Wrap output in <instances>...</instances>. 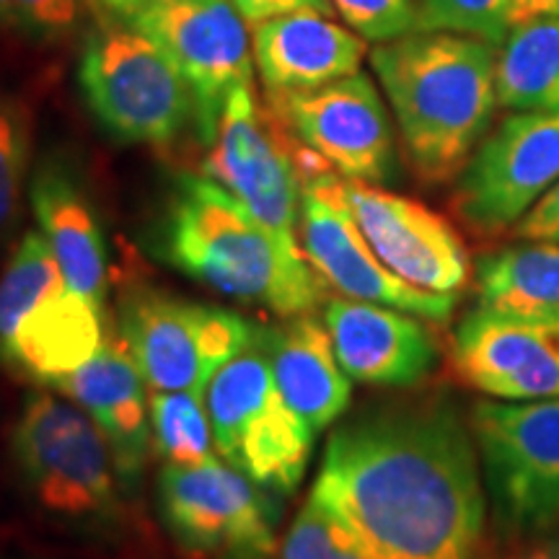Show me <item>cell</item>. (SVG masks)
Masks as SVG:
<instances>
[{
    "mask_svg": "<svg viewBox=\"0 0 559 559\" xmlns=\"http://www.w3.org/2000/svg\"><path fill=\"white\" fill-rule=\"evenodd\" d=\"M311 495L368 559H489L472 425L449 400L402 402L332 432Z\"/></svg>",
    "mask_w": 559,
    "mask_h": 559,
    "instance_id": "obj_1",
    "label": "cell"
},
{
    "mask_svg": "<svg viewBox=\"0 0 559 559\" xmlns=\"http://www.w3.org/2000/svg\"><path fill=\"white\" fill-rule=\"evenodd\" d=\"M404 153L423 185L456 179L498 109V45L456 32H412L370 52Z\"/></svg>",
    "mask_w": 559,
    "mask_h": 559,
    "instance_id": "obj_2",
    "label": "cell"
},
{
    "mask_svg": "<svg viewBox=\"0 0 559 559\" xmlns=\"http://www.w3.org/2000/svg\"><path fill=\"white\" fill-rule=\"evenodd\" d=\"M164 257L210 290L283 319L311 313L321 277L304 249L285 247L210 177L179 179L164 226Z\"/></svg>",
    "mask_w": 559,
    "mask_h": 559,
    "instance_id": "obj_3",
    "label": "cell"
},
{
    "mask_svg": "<svg viewBox=\"0 0 559 559\" xmlns=\"http://www.w3.org/2000/svg\"><path fill=\"white\" fill-rule=\"evenodd\" d=\"M469 425L502 542L559 534V400H481Z\"/></svg>",
    "mask_w": 559,
    "mask_h": 559,
    "instance_id": "obj_4",
    "label": "cell"
},
{
    "mask_svg": "<svg viewBox=\"0 0 559 559\" xmlns=\"http://www.w3.org/2000/svg\"><path fill=\"white\" fill-rule=\"evenodd\" d=\"M205 407L226 464L275 495L300 485L317 430L280 394L262 332L213 376Z\"/></svg>",
    "mask_w": 559,
    "mask_h": 559,
    "instance_id": "obj_5",
    "label": "cell"
},
{
    "mask_svg": "<svg viewBox=\"0 0 559 559\" xmlns=\"http://www.w3.org/2000/svg\"><path fill=\"white\" fill-rule=\"evenodd\" d=\"M13 461L34 500L68 521H104L117 513V474L107 438L66 394L26 396L11 436Z\"/></svg>",
    "mask_w": 559,
    "mask_h": 559,
    "instance_id": "obj_6",
    "label": "cell"
},
{
    "mask_svg": "<svg viewBox=\"0 0 559 559\" xmlns=\"http://www.w3.org/2000/svg\"><path fill=\"white\" fill-rule=\"evenodd\" d=\"M79 83L102 128L124 143H171L192 117L179 68L130 24H102L88 34Z\"/></svg>",
    "mask_w": 559,
    "mask_h": 559,
    "instance_id": "obj_7",
    "label": "cell"
},
{
    "mask_svg": "<svg viewBox=\"0 0 559 559\" xmlns=\"http://www.w3.org/2000/svg\"><path fill=\"white\" fill-rule=\"evenodd\" d=\"M251 321L210 304L138 288L122 298L120 337L145 386L205 396L213 376L257 340Z\"/></svg>",
    "mask_w": 559,
    "mask_h": 559,
    "instance_id": "obj_8",
    "label": "cell"
},
{
    "mask_svg": "<svg viewBox=\"0 0 559 559\" xmlns=\"http://www.w3.org/2000/svg\"><path fill=\"white\" fill-rule=\"evenodd\" d=\"M453 210L477 236H502L559 185V111H513L456 177Z\"/></svg>",
    "mask_w": 559,
    "mask_h": 559,
    "instance_id": "obj_9",
    "label": "cell"
},
{
    "mask_svg": "<svg viewBox=\"0 0 559 559\" xmlns=\"http://www.w3.org/2000/svg\"><path fill=\"white\" fill-rule=\"evenodd\" d=\"M205 177L234 194L285 247L300 249L304 181L296 164V145L272 109L257 104L251 83L230 91L218 132L210 143Z\"/></svg>",
    "mask_w": 559,
    "mask_h": 559,
    "instance_id": "obj_10",
    "label": "cell"
},
{
    "mask_svg": "<svg viewBox=\"0 0 559 559\" xmlns=\"http://www.w3.org/2000/svg\"><path fill=\"white\" fill-rule=\"evenodd\" d=\"M169 55L192 94V120L210 145L230 91L251 83V37L230 0H145L130 21Z\"/></svg>",
    "mask_w": 559,
    "mask_h": 559,
    "instance_id": "obj_11",
    "label": "cell"
},
{
    "mask_svg": "<svg viewBox=\"0 0 559 559\" xmlns=\"http://www.w3.org/2000/svg\"><path fill=\"white\" fill-rule=\"evenodd\" d=\"M158 508L185 551L205 559H275V510L247 474L215 459L164 466Z\"/></svg>",
    "mask_w": 559,
    "mask_h": 559,
    "instance_id": "obj_12",
    "label": "cell"
},
{
    "mask_svg": "<svg viewBox=\"0 0 559 559\" xmlns=\"http://www.w3.org/2000/svg\"><path fill=\"white\" fill-rule=\"evenodd\" d=\"M345 177L332 169L311 174L300 185L298 239L317 275L342 296L391 306L425 321L445 324L459 296L419 290L396 277L360 234L345 202Z\"/></svg>",
    "mask_w": 559,
    "mask_h": 559,
    "instance_id": "obj_13",
    "label": "cell"
},
{
    "mask_svg": "<svg viewBox=\"0 0 559 559\" xmlns=\"http://www.w3.org/2000/svg\"><path fill=\"white\" fill-rule=\"evenodd\" d=\"M270 109L296 143L340 177L386 185L396 177L394 124L376 83L366 73L319 88L267 94Z\"/></svg>",
    "mask_w": 559,
    "mask_h": 559,
    "instance_id": "obj_14",
    "label": "cell"
},
{
    "mask_svg": "<svg viewBox=\"0 0 559 559\" xmlns=\"http://www.w3.org/2000/svg\"><path fill=\"white\" fill-rule=\"evenodd\" d=\"M345 202L373 254L419 290L461 296L472 262L459 230L423 202L345 179Z\"/></svg>",
    "mask_w": 559,
    "mask_h": 559,
    "instance_id": "obj_15",
    "label": "cell"
},
{
    "mask_svg": "<svg viewBox=\"0 0 559 559\" xmlns=\"http://www.w3.org/2000/svg\"><path fill=\"white\" fill-rule=\"evenodd\" d=\"M451 360L466 386L492 400H559V319L477 306L453 332Z\"/></svg>",
    "mask_w": 559,
    "mask_h": 559,
    "instance_id": "obj_16",
    "label": "cell"
},
{
    "mask_svg": "<svg viewBox=\"0 0 559 559\" xmlns=\"http://www.w3.org/2000/svg\"><path fill=\"white\" fill-rule=\"evenodd\" d=\"M334 355L349 381L381 389L417 386L436 370L438 342L415 313L334 298L324 309Z\"/></svg>",
    "mask_w": 559,
    "mask_h": 559,
    "instance_id": "obj_17",
    "label": "cell"
},
{
    "mask_svg": "<svg viewBox=\"0 0 559 559\" xmlns=\"http://www.w3.org/2000/svg\"><path fill=\"white\" fill-rule=\"evenodd\" d=\"M107 337L104 306L60 283L39 293L0 332V362L13 373L55 386L86 366Z\"/></svg>",
    "mask_w": 559,
    "mask_h": 559,
    "instance_id": "obj_18",
    "label": "cell"
},
{
    "mask_svg": "<svg viewBox=\"0 0 559 559\" xmlns=\"http://www.w3.org/2000/svg\"><path fill=\"white\" fill-rule=\"evenodd\" d=\"M145 381L128 342L109 334L99 353L75 373L55 383L60 394L73 400L107 438L122 485L132 487L143 474L151 436V409Z\"/></svg>",
    "mask_w": 559,
    "mask_h": 559,
    "instance_id": "obj_19",
    "label": "cell"
},
{
    "mask_svg": "<svg viewBox=\"0 0 559 559\" xmlns=\"http://www.w3.org/2000/svg\"><path fill=\"white\" fill-rule=\"evenodd\" d=\"M251 58L267 94L319 88L358 73L366 39L321 13H288L251 24Z\"/></svg>",
    "mask_w": 559,
    "mask_h": 559,
    "instance_id": "obj_20",
    "label": "cell"
},
{
    "mask_svg": "<svg viewBox=\"0 0 559 559\" xmlns=\"http://www.w3.org/2000/svg\"><path fill=\"white\" fill-rule=\"evenodd\" d=\"M29 202L68 285L94 304L107 300V247L94 205L73 171L47 160L34 174Z\"/></svg>",
    "mask_w": 559,
    "mask_h": 559,
    "instance_id": "obj_21",
    "label": "cell"
},
{
    "mask_svg": "<svg viewBox=\"0 0 559 559\" xmlns=\"http://www.w3.org/2000/svg\"><path fill=\"white\" fill-rule=\"evenodd\" d=\"M272 376L285 402L313 430H324L345 415L353 383L342 370L324 321L313 313L288 319L283 330H262Z\"/></svg>",
    "mask_w": 559,
    "mask_h": 559,
    "instance_id": "obj_22",
    "label": "cell"
},
{
    "mask_svg": "<svg viewBox=\"0 0 559 559\" xmlns=\"http://www.w3.org/2000/svg\"><path fill=\"white\" fill-rule=\"evenodd\" d=\"M481 309L508 317L559 319V243H508L481 254L474 267Z\"/></svg>",
    "mask_w": 559,
    "mask_h": 559,
    "instance_id": "obj_23",
    "label": "cell"
},
{
    "mask_svg": "<svg viewBox=\"0 0 559 559\" xmlns=\"http://www.w3.org/2000/svg\"><path fill=\"white\" fill-rule=\"evenodd\" d=\"M498 107L559 111V19L513 24L498 45Z\"/></svg>",
    "mask_w": 559,
    "mask_h": 559,
    "instance_id": "obj_24",
    "label": "cell"
},
{
    "mask_svg": "<svg viewBox=\"0 0 559 559\" xmlns=\"http://www.w3.org/2000/svg\"><path fill=\"white\" fill-rule=\"evenodd\" d=\"M148 391L153 449L166 461L164 466H202L218 459L205 396L190 391Z\"/></svg>",
    "mask_w": 559,
    "mask_h": 559,
    "instance_id": "obj_25",
    "label": "cell"
},
{
    "mask_svg": "<svg viewBox=\"0 0 559 559\" xmlns=\"http://www.w3.org/2000/svg\"><path fill=\"white\" fill-rule=\"evenodd\" d=\"M32 111L11 94H0V241L19 223L32 164Z\"/></svg>",
    "mask_w": 559,
    "mask_h": 559,
    "instance_id": "obj_26",
    "label": "cell"
},
{
    "mask_svg": "<svg viewBox=\"0 0 559 559\" xmlns=\"http://www.w3.org/2000/svg\"><path fill=\"white\" fill-rule=\"evenodd\" d=\"M280 559H368L366 551L349 534L332 510L309 495L306 506L298 510L296 521L285 534Z\"/></svg>",
    "mask_w": 559,
    "mask_h": 559,
    "instance_id": "obj_27",
    "label": "cell"
},
{
    "mask_svg": "<svg viewBox=\"0 0 559 559\" xmlns=\"http://www.w3.org/2000/svg\"><path fill=\"white\" fill-rule=\"evenodd\" d=\"M419 32H456L500 45L513 29L510 0H417Z\"/></svg>",
    "mask_w": 559,
    "mask_h": 559,
    "instance_id": "obj_28",
    "label": "cell"
},
{
    "mask_svg": "<svg viewBox=\"0 0 559 559\" xmlns=\"http://www.w3.org/2000/svg\"><path fill=\"white\" fill-rule=\"evenodd\" d=\"M342 21L366 41H391L419 32L417 0H332Z\"/></svg>",
    "mask_w": 559,
    "mask_h": 559,
    "instance_id": "obj_29",
    "label": "cell"
},
{
    "mask_svg": "<svg viewBox=\"0 0 559 559\" xmlns=\"http://www.w3.org/2000/svg\"><path fill=\"white\" fill-rule=\"evenodd\" d=\"M81 0H0V29L29 37H60L79 21Z\"/></svg>",
    "mask_w": 559,
    "mask_h": 559,
    "instance_id": "obj_30",
    "label": "cell"
},
{
    "mask_svg": "<svg viewBox=\"0 0 559 559\" xmlns=\"http://www.w3.org/2000/svg\"><path fill=\"white\" fill-rule=\"evenodd\" d=\"M234 9L241 13L247 24H260V21L288 16V13H321V16H334L332 0H230Z\"/></svg>",
    "mask_w": 559,
    "mask_h": 559,
    "instance_id": "obj_31",
    "label": "cell"
},
{
    "mask_svg": "<svg viewBox=\"0 0 559 559\" xmlns=\"http://www.w3.org/2000/svg\"><path fill=\"white\" fill-rule=\"evenodd\" d=\"M521 241H555L559 243V185L528 210L526 218L513 228Z\"/></svg>",
    "mask_w": 559,
    "mask_h": 559,
    "instance_id": "obj_32",
    "label": "cell"
},
{
    "mask_svg": "<svg viewBox=\"0 0 559 559\" xmlns=\"http://www.w3.org/2000/svg\"><path fill=\"white\" fill-rule=\"evenodd\" d=\"M489 559H559V534L510 539L500 549L492 547Z\"/></svg>",
    "mask_w": 559,
    "mask_h": 559,
    "instance_id": "obj_33",
    "label": "cell"
},
{
    "mask_svg": "<svg viewBox=\"0 0 559 559\" xmlns=\"http://www.w3.org/2000/svg\"><path fill=\"white\" fill-rule=\"evenodd\" d=\"M91 13L102 19V24H130L143 9L145 0H81Z\"/></svg>",
    "mask_w": 559,
    "mask_h": 559,
    "instance_id": "obj_34",
    "label": "cell"
},
{
    "mask_svg": "<svg viewBox=\"0 0 559 559\" xmlns=\"http://www.w3.org/2000/svg\"><path fill=\"white\" fill-rule=\"evenodd\" d=\"M513 24L534 19H559V0H510Z\"/></svg>",
    "mask_w": 559,
    "mask_h": 559,
    "instance_id": "obj_35",
    "label": "cell"
}]
</instances>
